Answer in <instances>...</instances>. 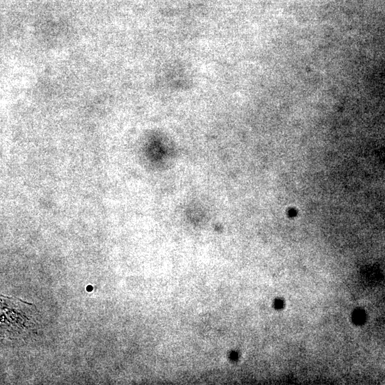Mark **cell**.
<instances>
[{
	"label": "cell",
	"instance_id": "6da1fadb",
	"mask_svg": "<svg viewBox=\"0 0 385 385\" xmlns=\"http://www.w3.org/2000/svg\"><path fill=\"white\" fill-rule=\"evenodd\" d=\"M38 313L36 307L17 298L1 295V335L8 338L26 336L36 328Z\"/></svg>",
	"mask_w": 385,
	"mask_h": 385
}]
</instances>
